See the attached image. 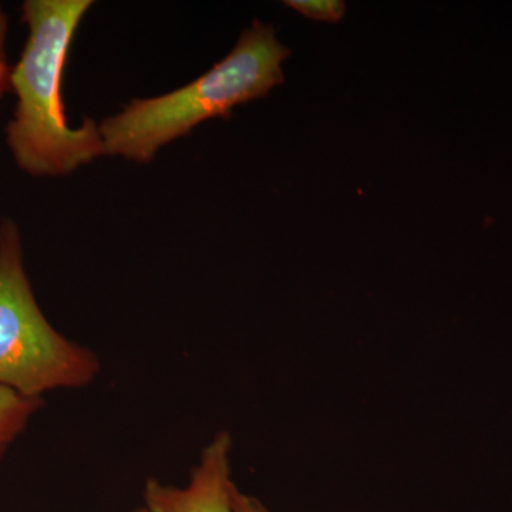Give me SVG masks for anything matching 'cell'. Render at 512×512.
Masks as SVG:
<instances>
[{"mask_svg": "<svg viewBox=\"0 0 512 512\" xmlns=\"http://www.w3.org/2000/svg\"><path fill=\"white\" fill-rule=\"evenodd\" d=\"M232 439L221 431L201 451L183 487L148 478L143 490L148 512H235L232 481Z\"/></svg>", "mask_w": 512, "mask_h": 512, "instance_id": "obj_4", "label": "cell"}, {"mask_svg": "<svg viewBox=\"0 0 512 512\" xmlns=\"http://www.w3.org/2000/svg\"><path fill=\"white\" fill-rule=\"evenodd\" d=\"M291 50L274 26L254 20L221 62L194 82L150 99H134L99 124L106 156L148 164L158 151L204 121L229 119L239 104L262 99L284 83L282 64Z\"/></svg>", "mask_w": 512, "mask_h": 512, "instance_id": "obj_2", "label": "cell"}, {"mask_svg": "<svg viewBox=\"0 0 512 512\" xmlns=\"http://www.w3.org/2000/svg\"><path fill=\"white\" fill-rule=\"evenodd\" d=\"M100 373L99 357L62 335L37 303L26 271L22 234L0 221V387L32 399L82 389Z\"/></svg>", "mask_w": 512, "mask_h": 512, "instance_id": "obj_3", "label": "cell"}, {"mask_svg": "<svg viewBox=\"0 0 512 512\" xmlns=\"http://www.w3.org/2000/svg\"><path fill=\"white\" fill-rule=\"evenodd\" d=\"M9 18L3 10L0 3V103H2L5 94L10 92V72L12 66L8 62V52H6V42H8Z\"/></svg>", "mask_w": 512, "mask_h": 512, "instance_id": "obj_7", "label": "cell"}, {"mask_svg": "<svg viewBox=\"0 0 512 512\" xmlns=\"http://www.w3.org/2000/svg\"><path fill=\"white\" fill-rule=\"evenodd\" d=\"M133 512H148V511L146 510V508L141 507V508H138V510L133 511Z\"/></svg>", "mask_w": 512, "mask_h": 512, "instance_id": "obj_9", "label": "cell"}, {"mask_svg": "<svg viewBox=\"0 0 512 512\" xmlns=\"http://www.w3.org/2000/svg\"><path fill=\"white\" fill-rule=\"evenodd\" d=\"M285 6L319 22L338 23L346 13V3L340 0H286Z\"/></svg>", "mask_w": 512, "mask_h": 512, "instance_id": "obj_6", "label": "cell"}, {"mask_svg": "<svg viewBox=\"0 0 512 512\" xmlns=\"http://www.w3.org/2000/svg\"><path fill=\"white\" fill-rule=\"evenodd\" d=\"M234 507L235 512H269L261 501L251 495L241 493L238 488L234 493Z\"/></svg>", "mask_w": 512, "mask_h": 512, "instance_id": "obj_8", "label": "cell"}, {"mask_svg": "<svg viewBox=\"0 0 512 512\" xmlns=\"http://www.w3.org/2000/svg\"><path fill=\"white\" fill-rule=\"evenodd\" d=\"M92 6V0H26L20 8L28 39L10 72L16 107L6 144L30 177H63L106 156L99 124L86 119L70 127L62 99L70 45Z\"/></svg>", "mask_w": 512, "mask_h": 512, "instance_id": "obj_1", "label": "cell"}, {"mask_svg": "<svg viewBox=\"0 0 512 512\" xmlns=\"http://www.w3.org/2000/svg\"><path fill=\"white\" fill-rule=\"evenodd\" d=\"M42 407L43 399H32L0 387V463Z\"/></svg>", "mask_w": 512, "mask_h": 512, "instance_id": "obj_5", "label": "cell"}]
</instances>
